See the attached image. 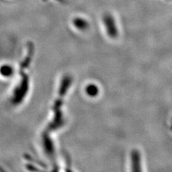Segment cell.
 I'll list each match as a JSON object with an SVG mask.
<instances>
[{
  "label": "cell",
  "mask_w": 172,
  "mask_h": 172,
  "mask_svg": "<svg viewBox=\"0 0 172 172\" xmlns=\"http://www.w3.org/2000/svg\"><path fill=\"white\" fill-rule=\"evenodd\" d=\"M87 91H88V93L91 94V95L93 96V95H95V94L97 93V92H96L97 88H96V87L95 86H90L88 88Z\"/></svg>",
  "instance_id": "4"
},
{
  "label": "cell",
  "mask_w": 172,
  "mask_h": 172,
  "mask_svg": "<svg viewBox=\"0 0 172 172\" xmlns=\"http://www.w3.org/2000/svg\"><path fill=\"white\" fill-rule=\"evenodd\" d=\"M131 172H141L140 154L137 151L131 153Z\"/></svg>",
  "instance_id": "3"
},
{
  "label": "cell",
  "mask_w": 172,
  "mask_h": 172,
  "mask_svg": "<svg viewBox=\"0 0 172 172\" xmlns=\"http://www.w3.org/2000/svg\"><path fill=\"white\" fill-rule=\"evenodd\" d=\"M118 22L115 17L111 12H105L101 17V24L106 33L111 39H115L119 35Z\"/></svg>",
  "instance_id": "1"
},
{
  "label": "cell",
  "mask_w": 172,
  "mask_h": 172,
  "mask_svg": "<svg viewBox=\"0 0 172 172\" xmlns=\"http://www.w3.org/2000/svg\"><path fill=\"white\" fill-rule=\"evenodd\" d=\"M72 27L77 32H84L90 29V22L86 17L76 15L71 20Z\"/></svg>",
  "instance_id": "2"
}]
</instances>
